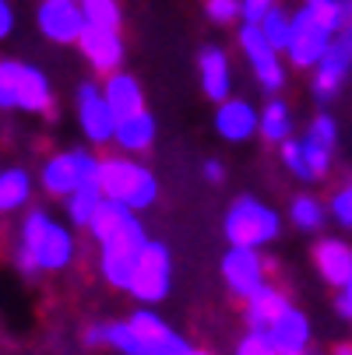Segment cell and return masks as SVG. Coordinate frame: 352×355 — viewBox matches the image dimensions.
<instances>
[{
  "mask_svg": "<svg viewBox=\"0 0 352 355\" xmlns=\"http://www.w3.org/2000/svg\"><path fill=\"white\" fill-rule=\"evenodd\" d=\"M349 18L352 0H303V8L292 15V46L285 53L289 64L299 71H317Z\"/></svg>",
  "mask_w": 352,
  "mask_h": 355,
  "instance_id": "1",
  "label": "cell"
},
{
  "mask_svg": "<svg viewBox=\"0 0 352 355\" xmlns=\"http://www.w3.org/2000/svg\"><path fill=\"white\" fill-rule=\"evenodd\" d=\"M74 257V236L53 222L46 211H32L22 222V246H18V268L25 275L35 271H60Z\"/></svg>",
  "mask_w": 352,
  "mask_h": 355,
  "instance_id": "2",
  "label": "cell"
},
{
  "mask_svg": "<svg viewBox=\"0 0 352 355\" xmlns=\"http://www.w3.org/2000/svg\"><path fill=\"white\" fill-rule=\"evenodd\" d=\"M53 103V88L49 78L22 60H4L0 64V106L4 110H22V113H49Z\"/></svg>",
  "mask_w": 352,
  "mask_h": 355,
  "instance_id": "3",
  "label": "cell"
},
{
  "mask_svg": "<svg viewBox=\"0 0 352 355\" xmlns=\"http://www.w3.org/2000/svg\"><path fill=\"white\" fill-rule=\"evenodd\" d=\"M99 183H103L110 200H120L131 211L152 208L156 197H159L156 176L131 159H103V166H99Z\"/></svg>",
  "mask_w": 352,
  "mask_h": 355,
  "instance_id": "4",
  "label": "cell"
},
{
  "mask_svg": "<svg viewBox=\"0 0 352 355\" xmlns=\"http://www.w3.org/2000/svg\"><path fill=\"white\" fill-rule=\"evenodd\" d=\"M222 229H226V239L233 246L261 250L265 243H271L282 232V222H278V215L268 205H261V200L240 197V200H233V208L226 211Z\"/></svg>",
  "mask_w": 352,
  "mask_h": 355,
  "instance_id": "5",
  "label": "cell"
},
{
  "mask_svg": "<svg viewBox=\"0 0 352 355\" xmlns=\"http://www.w3.org/2000/svg\"><path fill=\"white\" fill-rule=\"evenodd\" d=\"M144 246H148V236L137 218L127 229H120L110 243L99 246V271H103V278L113 288H131V278H134V268L141 261Z\"/></svg>",
  "mask_w": 352,
  "mask_h": 355,
  "instance_id": "6",
  "label": "cell"
},
{
  "mask_svg": "<svg viewBox=\"0 0 352 355\" xmlns=\"http://www.w3.org/2000/svg\"><path fill=\"white\" fill-rule=\"evenodd\" d=\"M169 278H173V268H169V250L166 243H156V239H148L144 253H141V261L134 268V278H131V295L141 299V302H159L166 299L169 292Z\"/></svg>",
  "mask_w": 352,
  "mask_h": 355,
  "instance_id": "7",
  "label": "cell"
},
{
  "mask_svg": "<svg viewBox=\"0 0 352 355\" xmlns=\"http://www.w3.org/2000/svg\"><path fill=\"white\" fill-rule=\"evenodd\" d=\"M99 166H103V159L88 155V151H64V155L49 159V162L42 166V187H46L49 193L71 197L81 183L99 180Z\"/></svg>",
  "mask_w": 352,
  "mask_h": 355,
  "instance_id": "8",
  "label": "cell"
},
{
  "mask_svg": "<svg viewBox=\"0 0 352 355\" xmlns=\"http://www.w3.org/2000/svg\"><path fill=\"white\" fill-rule=\"evenodd\" d=\"M240 46H243L250 67H254V74H258V85L275 95L285 85V67H282V53L265 39L261 25H243L240 28Z\"/></svg>",
  "mask_w": 352,
  "mask_h": 355,
  "instance_id": "9",
  "label": "cell"
},
{
  "mask_svg": "<svg viewBox=\"0 0 352 355\" xmlns=\"http://www.w3.org/2000/svg\"><path fill=\"white\" fill-rule=\"evenodd\" d=\"M78 123H81V130H85V137L92 144L117 141V123L120 120L106 103V92L99 85H92V81L78 85Z\"/></svg>",
  "mask_w": 352,
  "mask_h": 355,
  "instance_id": "10",
  "label": "cell"
},
{
  "mask_svg": "<svg viewBox=\"0 0 352 355\" xmlns=\"http://www.w3.org/2000/svg\"><path fill=\"white\" fill-rule=\"evenodd\" d=\"M352 74V18L342 25V32L335 35L328 57L321 60V67L314 71V95L321 103L338 95V88L345 85V78Z\"/></svg>",
  "mask_w": 352,
  "mask_h": 355,
  "instance_id": "11",
  "label": "cell"
},
{
  "mask_svg": "<svg viewBox=\"0 0 352 355\" xmlns=\"http://www.w3.org/2000/svg\"><path fill=\"white\" fill-rule=\"evenodd\" d=\"M39 28L46 39H53L60 46L81 42L88 18L81 11V0H42L39 4Z\"/></svg>",
  "mask_w": 352,
  "mask_h": 355,
  "instance_id": "12",
  "label": "cell"
},
{
  "mask_svg": "<svg viewBox=\"0 0 352 355\" xmlns=\"http://www.w3.org/2000/svg\"><path fill=\"white\" fill-rule=\"evenodd\" d=\"M222 278L226 285L240 295V299H250L258 295L268 282H265V261L258 250H246V246H229L222 253Z\"/></svg>",
  "mask_w": 352,
  "mask_h": 355,
  "instance_id": "13",
  "label": "cell"
},
{
  "mask_svg": "<svg viewBox=\"0 0 352 355\" xmlns=\"http://www.w3.org/2000/svg\"><path fill=\"white\" fill-rule=\"evenodd\" d=\"M131 327H134V334L141 338V345H144V355H190L194 348H190V341H183L159 313H152V310H137L134 317H131Z\"/></svg>",
  "mask_w": 352,
  "mask_h": 355,
  "instance_id": "14",
  "label": "cell"
},
{
  "mask_svg": "<svg viewBox=\"0 0 352 355\" xmlns=\"http://www.w3.org/2000/svg\"><path fill=\"white\" fill-rule=\"evenodd\" d=\"M78 46H81L85 60H88L99 74H117L120 64H124V39H120V28H95V25H88Z\"/></svg>",
  "mask_w": 352,
  "mask_h": 355,
  "instance_id": "15",
  "label": "cell"
},
{
  "mask_svg": "<svg viewBox=\"0 0 352 355\" xmlns=\"http://www.w3.org/2000/svg\"><path fill=\"white\" fill-rule=\"evenodd\" d=\"M215 130L226 141H250L254 134H261V113L246 98H226L215 113Z\"/></svg>",
  "mask_w": 352,
  "mask_h": 355,
  "instance_id": "16",
  "label": "cell"
},
{
  "mask_svg": "<svg viewBox=\"0 0 352 355\" xmlns=\"http://www.w3.org/2000/svg\"><path fill=\"white\" fill-rule=\"evenodd\" d=\"M265 334L271 338V345H275L278 355H303L307 352V341H310V324H307V317L299 313L296 306H289Z\"/></svg>",
  "mask_w": 352,
  "mask_h": 355,
  "instance_id": "17",
  "label": "cell"
},
{
  "mask_svg": "<svg viewBox=\"0 0 352 355\" xmlns=\"http://www.w3.org/2000/svg\"><path fill=\"white\" fill-rule=\"evenodd\" d=\"M197 67H201V88H205V95L215 98V103H226L229 92H233V67H229V57L222 53L219 46H208V49H201Z\"/></svg>",
  "mask_w": 352,
  "mask_h": 355,
  "instance_id": "18",
  "label": "cell"
},
{
  "mask_svg": "<svg viewBox=\"0 0 352 355\" xmlns=\"http://www.w3.org/2000/svg\"><path fill=\"white\" fill-rule=\"evenodd\" d=\"M314 264L328 285H342L352 278V246L342 239H321L314 246Z\"/></svg>",
  "mask_w": 352,
  "mask_h": 355,
  "instance_id": "19",
  "label": "cell"
},
{
  "mask_svg": "<svg viewBox=\"0 0 352 355\" xmlns=\"http://www.w3.org/2000/svg\"><path fill=\"white\" fill-rule=\"evenodd\" d=\"M103 92H106V103L117 113V120H127V116L144 110V95H141V85H137L134 74H120V71L110 74Z\"/></svg>",
  "mask_w": 352,
  "mask_h": 355,
  "instance_id": "20",
  "label": "cell"
},
{
  "mask_svg": "<svg viewBox=\"0 0 352 355\" xmlns=\"http://www.w3.org/2000/svg\"><path fill=\"white\" fill-rule=\"evenodd\" d=\"M285 310H289V299L275 285H265L258 295L246 299V324L250 331H268Z\"/></svg>",
  "mask_w": 352,
  "mask_h": 355,
  "instance_id": "21",
  "label": "cell"
},
{
  "mask_svg": "<svg viewBox=\"0 0 352 355\" xmlns=\"http://www.w3.org/2000/svg\"><path fill=\"white\" fill-rule=\"evenodd\" d=\"M152 141H156V120H152V113L141 110V113H134V116H127V120L117 123V144L124 151H131V155L148 151V148H152Z\"/></svg>",
  "mask_w": 352,
  "mask_h": 355,
  "instance_id": "22",
  "label": "cell"
},
{
  "mask_svg": "<svg viewBox=\"0 0 352 355\" xmlns=\"http://www.w3.org/2000/svg\"><path fill=\"white\" fill-rule=\"evenodd\" d=\"M134 222V211L127 208V205H120V200H103V208L95 211V218H92V225H88V232L95 236V243L103 246V243H110L120 229H127Z\"/></svg>",
  "mask_w": 352,
  "mask_h": 355,
  "instance_id": "23",
  "label": "cell"
},
{
  "mask_svg": "<svg viewBox=\"0 0 352 355\" xmlns=\"http://www.w3.org/2000/svg\"><path fill=\"white\" fill-rule=\"evenodd\" d=\"M103 200H106V190H103V183H99V180L81 183V187L67 197V215H71V222H74V225H92L95 211L103 208Z\"/></svg>",
  "mask_w": 352,
  "mask_h": 355,
  "instance_id": "24",
  "label": "cell"
},
{
  "mask_svg": "<svg viewBox=\"0 0 352 355\" xmlns=\"http://www.w3.org/2000/svg\"><path fill=\"white\" fill-rule=\"evenodd\" d=\"M32 193V176L25 169H4L0 173V208L18 211Z\"/></svg>",
  "mask_w": 352,
  "mask_h": 355,
  "instance_id": "25",
  "label": "cell"
},
{
  "mask_svg": "<svg viewBox=\"0 0 352 355\" xmlns=\"http://www.w3.org/2000/svg\"><path fill=\"white\" fill-rule=\"evenodd\" d=\"M289 134H292V116H289V106L285 103H278V98H271V103L261 110V137L265 141H278V144H285L289 141Z\"/></svg>",
  "mask_w": 352,
  "mask_h": 355,
  "instance_id": "26",
  "label": "cell"
},
{
  "mask_svg": "<svg viewBox=\"0 0 352 355\" xmlns=\"http://www.w3.org/2000/svg\"><path fill=\"white\" fill-rule=\"evenodd\" d=\"M261 32L265 39L278 49V53H289V46H292V15H285L278 4L268 11V18L261 21Z\"/></svg>",
  "mask_w": 352,
  "mask_h": 355,
  "instance_id": "27",
  "label": "cell"
},
{
  "mask_svg": "<svg viewBox=\"0 0 352 355\" xmlns=\"http://www.w3.org/2000/svg\"><path fill=\"white\" fill-rule=\"evenodd\" d=\"M289 215H292V222H296L299 229H307V232L321 229V225H324V218H328V211H324V205H321V200H314V197H307V193L292 200Z\"/></svg>",
  "mask_w": 352,
  "mask_h": 355,
  "instance_id": "28",
  "label": "cell"
},
{
  "mask_svg": "<svg viewBox=\"0 0 352 355\" xmlns=\"http://www.w3.org/2000/svg\"><path fill=\"white\" fill-rule=\"evenodd\" d=\"M81 11L95 28H120V4L117 0H81Z\"/></svg>",
  "mask_w": 352,
  "mask_h": 355,
  "instance_id": "29",
  "label": "cell"
},
{
  "mask_svg": "<svg viewBox=\"0 0 352 355\" xmlns=\"http://www.w3.org/2000/svg\"><path fill=\"white\" fill-rule=\"evenodd\" d=\"M282 162H285V169H289L292 176H299V180L314 183V176H310V166H307V151H303V141L289 137V141L282 144Z\"/></svg>",
  "mask_w": 352,
  "mask_h": 355,
  "instance_id": "30",
  "label": "cell"
},
{
  "mask_svg": "<svg viewBox=\"0 0 352 355\" xmlns=\"http://www.w3.org/2000/svg\"><path fill=\"white\" fill-rule=\"evenodd\" d=\"M299 141H303V151H307V166H310V176L314 180H321L328 169H331V148L328 144H321L317 137H299Z\"/></svg>",
  "mask_w": 352,
  "mask_h": 355,
  "instance_id": "31",
  "label": "cell"
},
{
  "mask_svg": "<svg viewBox=\"0 0 352 355\" xmlns=\"http://www.w3.org/2000/svg\"><path fill=\"white\" fill-rule=\"evenodd\" d=\"M110 345H113L117 352H124V355H144V345H141V338L134 334L131 320L110 324Z\"/></svg>",
  "mask_w": 352,
  "mask_h": 355,
  "instance_id": "32",
  "label": "cell"
},
{
  "mask_svg": "<svg viewBox=\"0 0 352 355\" xmlns=\"http://www.w3.org/2000/svg\"><path fill=\"white\" fill-rule=\"evenodd\" d=\"M205 11H208L212 21L229 25V21L243 18V0H205Z\"/></svg>",
  "mask_w": 352,
  "mask_h": 355,
  "instance_id": "33",
  "label": "cell"
},
{
  "mask_svg": "<svg viewBox=\"0 0 352 355\" xmlns=\"http://www.w3.org/2000/svg\"><path fill=\"white\" fill-rule=\"evenodd\" d=\"M236 355H278V352H275V345H271V338L265 331H250L236 345Z\"/></svg>",
  "mask_w": 352,
  "mask_h": 355,
  "instance_id": "34",
  "label": "cell"
},
{
  "mask_svg": "<svg viewBox=\"0 0 352 355\" xmlns=\"http://www.w3.org/2000/svg\"><path fill=\"white\" fill-rule=\"evenodd\" d=\"M331 215H335V222H338V225L352 229V183H349V187H342V190L331 197Z\"/></svg>",
  "mask_w": 352,
  "mask_h": 355,
  "instance_id": "35",
  "label": "cell"
},
{
  "mask_svg": "<svg viewBox=\"0 0 352 355\" xmlns=\"http://www.w3.org/2000/svg\"><path fill=\"white\" fill-rule=\"evenodd\" d=\"M307 134H310V137H317L321 144H328V148H335V137H338V127H335V120H331V116H324V113H321V116H317V120L310 123V130H307Z\"/></svg>",
  "mask_w": 352,
  "mask_h": 355,
  "instance_id": "36",
  "label": "cell"
},
{
  "mask_svg": "<svg viewBox=\"0 0 352 355\" xmlns=\"http://www.w3.org/2000/svg\"><path fill=\"white\" fill-rule=\"evenodd\" d=\"M271 8V0H243V25H261Z\"/></svg>",
  "mask_w": 352,
  "mask_h": 355,
  "instance_id": "37",
  "label": "cell"
},
{
  "mask_svg": "<svg viewBox=\"0 0 352 355\" xmlns=\"http://www.w3.org/2000/svg\"><path fill=\"white\" fill-rule=\"evenodd\" d=\"M85 345H110V324H92L85 331Z\"/></svg>",
  "mask_w": 352,
  "mask_h": 355,
  "instance_id": "38",
  "label": "cell"
},
{
  "mask_svg": "<svg viewBox=\"0 0 352 355\" xmlns=\"http://www.w3.org/2000/svg\"><path fill=\"white\" fill-rule=\"evenodd\" d=\"M11 28H15V11L4 0V4H0V35H11Z\"/></svg>",
  "mask_w": 352,
  "mask_h": 355,
  "instance_id": "39",
  "label": "cell"
},
{
  "mask_svg": "<svg viewBox=\"0 0 352 355\" xmlns=\"http://www.w3.org/2000/svg\"><path fill=\"white\" fill-rule=\"evenodd\" d=\"M222 176H226V169H222V162H215V159H208V162H205V180H208V183H219Z\"/></svg>",
  "mask_w": 352,
  "mask_h": 355,
  "instance_id": "40",
  "label": "cell"
},
{
  "mask_svg": "<svg viewBox=\"0 0 352 355\" xmlns=\"http://www.w3.org/2000/svg\"><path fill=\"white\" fill-rule=\"evenodd\" d=\"M335 355H352V345H338V352Z\"/></svg>",
  "mask_w": 352,
  "mask_h": 355,
  "instance_id": "41",
  "label": "cell"
},
{
  "mask_svg": "<svg viewBox=\"0 0 352 355\" xmlns=\"http://www.w3.org/2000/svg\"><path fill=\"white\" fill-rule=\"evenodd\" d=\"M342 292H345V295H349V299H352V278H349V282H345V288H342Z\"/></svg>",
  "mask_w": 352,
  "mask_h": 355,
  "instance_id": "42",
  "label": "cell"
},
{
  "mask_svg": "<svg viewBox=\"0 0 352 355\" xmlns=\"http://www.w3.org/2000/svg\"><path fill=\"white\" fill-rule=\"evenodd\" d=\"M190 355H212V352H201V348H194V352H190Z\"/></svg>",
  "mask_w": 352,
  "mask_h": 355,
  "instance_id": "43",
  "label": "cell"
},
{
  "mask_svg": "<svg viewBox=\"0 0 352 355\" xmlns=\"http://www.w3.org/2000/svg\"><path fill=\"white\" fill-rule=\"evenodd\" d=\"M271 4H275V0H271Z\"/></svg>",
  "mask_w": 352,
  "mask_h": 355,
  "instance_id": "44",
  "label": "cell"
}]
</instances>
